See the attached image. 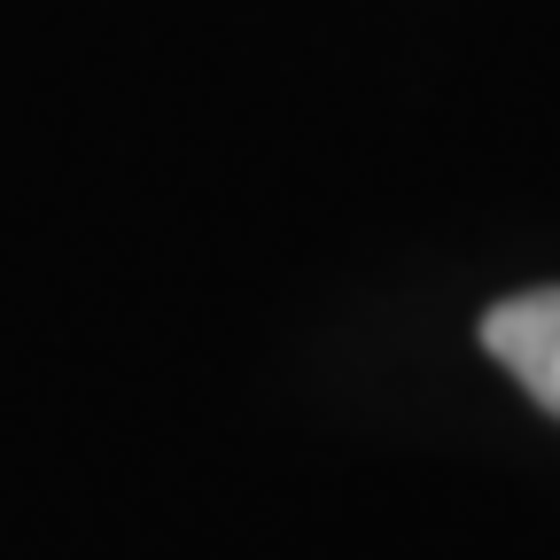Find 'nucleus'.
Wrapping results in <instances>:
<instances>
[{"label":"nucleus","instance_id":"obj_1","mask_svg":"<svg viewBox=\"0 0 560 560\" xmlns=\"http://www.w3.org/2000/svg\"><path fill=\"white\" fill-rule=\"evenodd\" d=\"M482 350L560 420V289H529L482 312Z\"/></svg>","mask_w":560,"mask_h":560}]
</instances>
